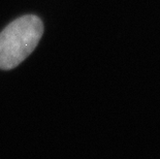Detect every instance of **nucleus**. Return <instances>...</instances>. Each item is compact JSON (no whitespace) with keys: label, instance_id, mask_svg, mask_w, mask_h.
Wrapping results in <instances>:
<instances>
[{"label":"nucleus","instance_id":"obj_1","mask_svg":"<svg viewBox=\"0 0 160 159\" xmlns=\"http://www.w3.org/2000/svg\"><path fill=\"white\" fill-rule=\"evenodd\" d=\"M43 33L38 17L23 16L8 25L0 33V69L9 70L22 63L36 46Z\"/></svg>","mask_w":160,"mask_h":159}]
</instances>
